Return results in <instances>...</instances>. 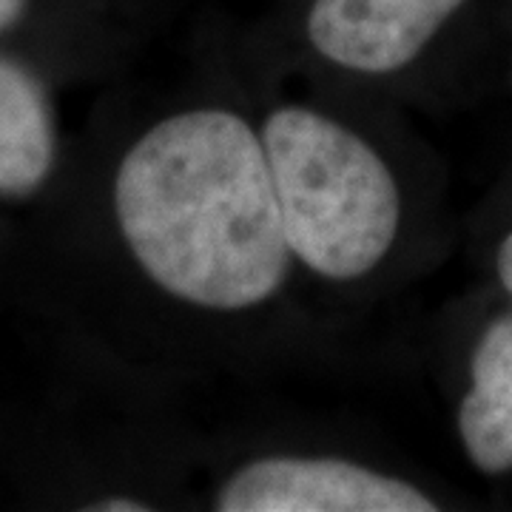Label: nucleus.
<instances>
[{"label": "nucleus", "mask_w": 512, "mask_h": 512, "mask_svg": "<svg viewBox=\"0 0 512 512\" xmlns=\"http://www.w3.org/2000/svg\"><path fill=\"white\" fill-rule=\"evenodd\" d=\"M464 0H311L305 35L325 63L387 77L416 63Z\"/></svg>", "instance_id": "4"}, {"label": "nucleus", "mask_w": 512, "mask_h": 512, "mask_svg": "<svg viewBox=\"0 0 512 512\" xmlns=\"http://www.w3.org/2000/svg\"><path fill=\"white\" fill-rule=\"evenodd\" d=\"M55 165L57 117L49 89L26 63L0 55V197H32Z\"/></svg>", "instance_id": "5"}, {"label": "nucleus", "mask_w": 512, "mask_h": 512, "mask_svg": "<svg viewBox=\"0 0 512 512\" xmlns=\"http://www.w3.org/2000/svg\"><path fill=\"white\" fill-rule=\"evenodd\" d=\"M29 9V0H0V35L12 32Z\"/></svg>", "instance_id": "8"}, {"label": "nucleus", "mask_w": 512, "mask_h": 512, "mask_svg": "<svg viewBox=\"0 0 512 512\" xmlns=\"http://www.w3.org/2000/svg\"><path fill=\"white\" fill-rule=\"evenodd\" d=\"M498 276H501V285L512 293V231L504 237L501 248H498Z\"/></svg>", "instance_id": "9"}, {"label": "nucleus", "mask_w": 512, "mask_h": 512, "mask_svg": "<svg viewBox=\"0 0 512 512\" xmlns=\"http://www.w3.org/2000/svg\"><path fill=\"white\" fill-rule=\"evenodd\" d=\"M220 512H433L439 504L402 476L339 456H262L222 481Z\"/></svg>", "instance_id": "3"}, {"label": "nucleus", "mask_w": 512, "mask_h": 512, "mask_svg": "<svg viewBox=\"0 0 512 512\" xmlns=\"http://www.w3.org/2000/svg\"><path fill=\"white\" fill-rule=\"evenodd\" d=\"M111 211L140 274L185 308L256 311L291 274L262 134L234 109L151 123L117 163Z\"/></svg>", "instance_id": "1"}, {"label": "nucleus", "mask_w": 512, "mask_h": 512, "mask_svg": "<svg viewBox=\"0 0 512 512\" xmlns=\"http://www.w3.org/2000/svg\"><path fill=\"white\" fill-rule=\"evenodd\" d=\"M94 512H148L154 510V504H146L143 498L134 495H103L94 504H89Z\"/></svg>", "instance_id": "7"}, {"label": "nucleus", "mask_w": 512, "mask_h": 512, "mask_svg": "<svg viewBox=\"0 0 512 512\" xmlns=\"http://www.w3.org/2000/svg\"><path fill=\"white\" fill-rule=\"evenodd\" d=\"M458 436L473 467L487 476L512 470V313L498 316L481 333L470 390L458 407Z\"/></svg>", "instance_id": "6"}, {"label": "nucleus", "mask_w": 512, "mask_h": 512, "mask_svg": "<svg viewBox=\"0 0 512 512\" xmlns=\"http://www.w3.org/2000/svg\"><path fill=\"white\" fill-rule=\"evenodd\" d=\"M293 262L333 285L379 271L404 202L384 154L328 111L285 103L259 123Z\"/></svg>", "instance_id": "2"}]
</instances>
